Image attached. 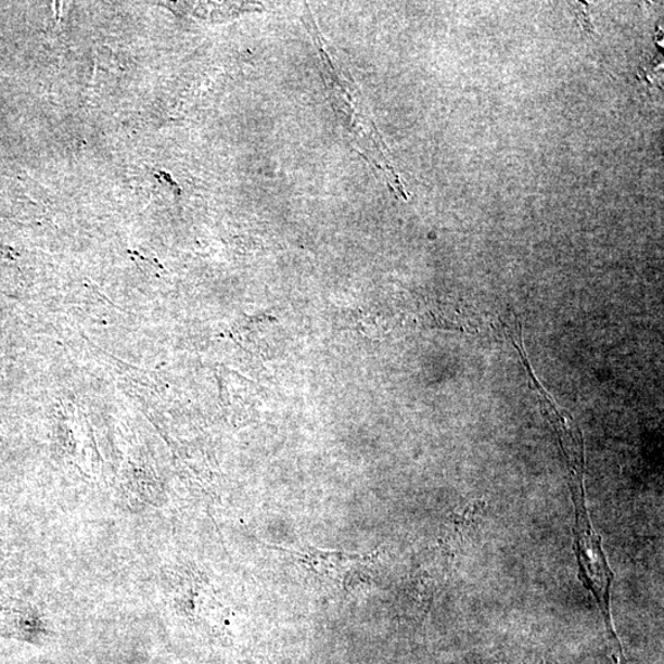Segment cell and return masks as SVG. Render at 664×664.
<instances>
[{
    "instance_id": "6da1fadb",
    "label": "cell",
    "mask_w": 664,
    "mask_h": 664,
    "mask_svg": "<svg viewBox=\"0 0 664 664\" xmlns=\"http://www.w3.org/2000/svg\"><path fill=\"white\" fill-rule=\"evenodd\" d=\"M307 27L314 40H316L319 52L321 77L325 81L332 106L343 125L345 131L353 141L355 150L363 154L365 158L372 163L376 169L383 171L387 183L394 191H398L405 197V190L390 158L383 142V138L369 118L363 100L359 95V90L348 76V73L335 54H331L327 49L325 40L322 39L317 29L314 18L308 15Z\"/></svg>"
},
{
    "instance_id": "3957f363",
    "label": "cell",
    "mask_w": 664,
    "mask_h": 664,
    "mask_svg": "<svg viewBox=\"0 0 664 664\" xmlns=\"http://www.w3.org/2000/svg\"><path fill=\"white\" fill-rule=\"evenodd\" d=\"M576 16L580 26L584 27V30L588 34H595L592 22H590V16L588 14L587 3H577L576 5Z\"/></svg>"
},
{
    "instance_id": "7a4b0ae2",
    "label": "cell",
    "mask_w": 664,
    "mask_h": 664,
    "mask_svg": "<svg viewBox=\"0 0 664 664\" xmlns=\"http://www.w3.org/2000/svg\"><path fill=\"white\" fill-rule=\"evenodd\" d=\"M297 558L320 577L330 578L335 585L346 583L347 575L357 574L362 570L369 559L363 556H348L345 552L320 551L308 549L307 551L294 552Z\"/></svg>"
}]
</instances>
